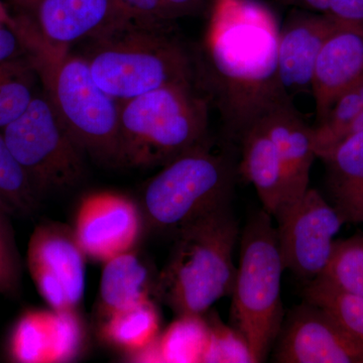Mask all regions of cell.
I'll return each mask as SVG.
<instances>
[{
  "instance_id": "cell-3",
  "label": "cell",
  "mask_w": 363,
  "mask_h": 363,
  "mask_svg": "<svg viewBox=\"0 0 363 363\" xmlns=\"http://www.w3.org/2000/svg\"><path fill=\"white\" fill-rule=\"evenodd\" d=\"M174 235L155 297L176 316L206 314L217 301L231 296L235 283L233 255L240 228L230 203L189 222Z\"/></svg>"
},
{
  "instance_id": "cell-23",
  "label": "cell",
  "mask_w": 363,
  "mask_h": 363,
  "mask_svg": "<svg viewBox=\"0 0 363 363\" xmlns=\"http://www.w3.org/2000/svg\"><path fill=\"white\" fill-rule=\"evenodd\" d=\"M208 337L205 314L177 316L157 338L161 362H202Z\"/></svg>"
},
{
  "instance_id": "cell-26",
  "label": "cell",
  "mask_w": 363,
  "mask_h": 363,
  "mask_svg": "<svg viewBox=\"0 0 363 363\" xmlns=\"http://www.w3.org/2000/svg\"><path fill=\"white\" fill-rule=\"evenodd\" d=\"M318 278L342 292L363 298V236L335 240L330 260Z\"/></svg>"
},
{
  "instance_id": "cell-37",
  "label": "cell",
  "mask_w": 363,
  "mask_h": 363,
  "mask_svg": "<svg viewBox=\"0 0 363 363\" xmlns=\"http://www.w3.org/2000/svg\"><path fill=\"white\" fill-rule=\"evenodd\" d=\"M211 1H212V0H211Z\"/></svg>"
},
{
  "instance_id": "cell-27",
  "label": "cell",
  "mask_w": 363,
  "mask_h": 363,
  "mask_svg": "<svg viewBox=\"0 0 363 363\" xmlns=\"http://www.w3.org/2000/svg\"><path fill=\"white\" fill-rule=\"evenodd\" d=\"M304 298L306 302L330 313L348 331L363 341V298L342 292L321 278L309 281Z\"/></svg>"
},
{
  "instance_id": "cell-17",
  "label": "cell",
  "mask_w": 363,
  "mask_h": 363,
  "mask_svg": "<svg viewBox=\"0 0 363 363\" xmlns=\"http://www.w3.org/2000/svg\"><path fill=\"white\" fill-rule=\"evenodd\" d=\"M240 142L238 174L252 184L262 209L274 217L290 202V188L283 161L259 119L248 128Z\"/></svg>"
},
{
  "instance_id": "cell-35",
  "label": "cell",
  "mask_w": 363,
  "mask_h": 363,
  "mask_svg": "<svg viewBox=\"0 0 363 363\" xmlns=\"http://www.w3.org/2000/svg\"><path fill=\"white\" fill-rule=\"evenodd\" d=\"M14 14L7 9V6L2 0H0V26H9L13 25Z\"/></svg>"
},
{
  "instance_id": "cell-36",
  "label": "cell",
  "mask_w": 363,
  "mask_h": 363,
  "mask_svg": "<svg viewBox=\"0 0 363 363\" xmlns=\"http://www.w3.org/2000/svg\"><path fill=\"white\" fill-rule=\"evenodd\" d=\"M363 130V112L360 114L359 116L357 117V121L352 123V125L350 126V130L347 131V135H346L345 138H347L348 135H352V133H358V131Z\"/></svg>"
},
{
  "instance_id": "cell-8",
  "label": "cell",
  "mask_w": 363,
  "mask_h": 363,
  "mask_svg": "<svg viewBox=\"0 0 363 363\" xmlns=\"http://www.w3.org/2000/svg\"><path fill=\"white\" fill-rule=\"evenodd\" d=\"M1 131L40 200L75 188L84 179L87 156L42 90L26 111Z\"/></svg>"
},
{
  "instance_id": "cell-30",
  "label": "cell",
  "mask_w": 363,
  "mask_h": 363,
  "mask_svg": "<svg viewBox=\"0 0 363 363\" xmlns=\"http://www.w3.org/2000/svg\"><path fill=\"white\" fill-rule=\"evenodd\" d=\"M206 319L209 337L202 362H252L245 339L235 329L224 326L217 318Z\"/></svg>"
},
{
  "instance_id": "cell-13",
  "label": "cell",
  "mask_w": 363,
  "mask_h": 363,
  "mask_svg": "<svg viewBox=\"0 0 363 363\" xmlns=\"http://www.w3.org/2000/svg\"><path fill=\"white\" fill-rule=\"evenodd\" d=\"M145 229L140 205L111 191L86 195L79 204L73 227L86 257L104 264L135 250Z\"/></svg>"
},
{
  "instance_id": "cell-16",
  "label": "cell",
  "mask_w": 363,
  "mask_h": 363,
  "mask_svg": "<svg viewBox=\"0 0 363 363\" xmlns=\"http://www.w3.org/2000/svg\"><path fill=\"white\" fill-rule=\"evenodd\" d=\"M259 121L285 166L290 188L289 203L296 201L309 190L310 172L317 157L314 130L295 108L292 98L272 105Z\"/></svg>"
},
{
  "instance_id": "cell-2",
  "label": "cell",
  "mask_w": 363,
  "mask_h": 363,
  "mask_svg": "<svg viewBox=\"0 0 363 363\" xmlns=\"http://www.w3.org/2000/svg\"><path fill=\"white\" fill-rule=\"evenodd\" d=\"M13 28L37 74L40 90L73 140L86 156L117 166L119 102L98 86L82 55L48 42L23 14H14Z\"/></svg>"
},
{
  "instance_id": "cell-15",
  "label": "cell",
  "mask_w": 363,
  "mask_h": 363,
  "mask_svg": "<svg viewBox=\"0 0 363 363\" xmlns=\"http://www.w3.org/2000/svg\"><path fill=\"white\" fill-rule=\"evenodd\" d=\"M363 82V25L340 21L324 43L312 81L318 123L342 93Z\"/></svg>"
},
{
  "instance_id": "cell-10",
  "label": "cell",
  "mask_w": 363,
  "mask_h": 363,
  "mask_svg": "<svg viewBox=\"0 0 363 363\" xmlns=\"http://www.w3.org/2000/svg\"><path fill=\"white\" fill-rule=\"evenodd\" d=\"M86 255L73 228L45 222L28 247V267L40 297L56 311L78 310L84 298Z\"/></svg>"
},
{
  "instance_id": "cell-33",
  "label": "cell",
  "mask_w": 363,
  "mask_h": 363,
  "mask_svg": "<svg viewBox=\"0 0 363 363\" xmlns=\"http://www.w3.org/2000/svg\"><path fill=\"white\" fill-rule=\"evenodd\" d=\"M25 56V47L13 26H0V63Z\"/></svg>"
},
{
  "instance_id": "cell-9",
  "label": "cell",
  "mask_w": 363,
  "mask_h": 363,
  "mask_svg": "<svg viewBox=\"0 0 363 363\" xmlns=\"http://www.w3.org/2000/svg\"><path fill=\"white\" fill-rule=\"evenodd\" d=\"M274 218L285 269L307 281L318 278L330 260L334 238L344 224L335 208L309 188Z\"/></svg>"
},
{
  "instance_id": "cell-22",
  "label": "cell",
  "mask_w": 363,
  "mask_h": 363,
  "mask_svg": "<svg viewBox=\"0 0 363 363\" xmlns=\"http://www.w3.org/2000/svg\"><path fill=\"white\" fill-rule=\"evenodd\" d=\"M38 83L26 56L0 63V130L26 111L39 93Z\"/></svg>"
},
{
  "instance_id": "cell-21",
  "label": "cell",
  "mask_w": 363,
  "mask_h": 363,
  "mask_svg": "<svg viewBox=\"0 0 363 363\" xmlns=\"http://www.w3.org/2000/svg\"><path fill=\"white\" fill-rule=\"evenodd\" d=\"M52 310L30 309L14 324L7 352L13 362L52 363Z\"/></svg>"
},
{
  "instance_id": "cell-20",
  "label": "cell",
  "mask_w": 363,
  "mask_h": 363,
  "mask_svg": "<svg viewBox=\"0 0 363 363\" xmlns=\"http://www.w3.org/2000/svg\"><path fill=\"white\" fill-rule=\"evenodd\" d=\"M100 323V336L116 350L128 355L159 337L160 313L152 298L113 313Z\"/></svg>"
},
{
  "instance_id": "cell-24",
  "label": "cell",
  "mask_w": 363,
  "mask_h": 363,
  "mask_svg": "<svg viewBox=\"0 0 363 363\" xmlns=\"http://www.w3.org/2000/svg\"><path fill=\"white\" fill-rule=\"evenodd\" d=\"M40 199L0 131V205L11 214L32 215Z\"/></svg>"
},
{
  "instance_id": "cell-28",
  "label": "cell",
  "mask_w": 363,
  "mask_h": 363,
  "mask_svg": "<svg viewBox=\"0 0 363 363\" xmlns=\"http://www.w3.org/2000/svg\"><path fill=\"white\" fill-rule=\"evenodd\" d=\"M52 363L71 362L80 357L86 342V330L78 310H52Z\"/></svg>"
},
{
  "instance_id": "cell-4",
  "label": "cell",
  "mask_w": 363,
  "mask_h": 363,
  "mask_svg": "<svg viewBox=\"0 0 363 363\" xmlns=\"http://www.w3.org/2000/svg\"><path fill=\"white\" fill-rule=\"evenodd\" d=\"M195 85L177 83L119 102L117 166L162 167L209 138L210 102Z\"/></svg>"
},
{
  "instance_id": "cell-1",
  "label": "cell",
  "mask_w": 363,
  "mask_h": 363,
  "mask_svg": "<svg viewBox=\"0 0 363 363\" xmlns=\"http://www.w3.org/2000/svg\"><path fill=\"white\" fill-rule=\"evenodd\" d=\"M279 35L278 18L262 2L212 0L195 81L238 142L272 105L291 98L279 77Z\"/></svg>"
},
{
  "instance_id": "cell-6",
  "label": "cell",
  "mask_w": 363,
  "mask_h": 363,
  "mask_svg": "<svg viewBox=\"0 0 363 363\" xmlns=\"http://www.w3.org/2000/svg\"><path fill=\"white\" fill-rule=\"evenodd\" d=\"M285 271L272 216L264 209L248 218L240 240L231 322L245 339L252 362H266L284 321L281 274Z\"/></svg>"
},
{
  "instance_id": "cell-14",
  "label": "cell",
  "mask_w": 363,
  "mask_h": 363,
  "mask_svg": "<svg viewBox=\"0 0 363 363\" xmlns=\"http://www.w3.org/2000/svg\"><path fill=\"white\" fill-rule=\"evenodd\" d=\"M340 21L305 9H292L279 28L278 71L286 94L311 92L320 51Z\"/></svg>"
},
{
  "instance_id": "cell-11",
  "label": "cell",
  "mask_w": 363,
  "mask_h": 363,
  "mask_svg": "<svg viewBox=\"0 0 363 363\" xmlns=\"http://www.w3.org/2000/svg\"><path fill=\"white\" fill-rule=\"evenodd\" d=\"M272 348L279 363H363V341L306 301L284 318Z\"/></svg>"
},
{
  "instance_id": "cell-25",
  "label": "cell",
  "mask_w": 363,
  "mask_h": 363,
  "mask_svg": "<svg viewBox=\"0 0 363 363\" xmlns=\"http://www.w3.org/2000/svg\"><path fill=\"white\" fill-rule=\"evenodd\" d=\"M362 112L363 82L342 93L327 116L313 128L317 157L321 159L344 140L350 126Z\"/></svg>"
},
{
  "instance_id": "cell-32",
  "label": "cell",
  "mask_w": 363,
  "mask_h": 363,
  "mask_svg": "<svg viewBox=\"0 0 363 363\" xmlns=\"http://www.w3.org/2000/svg\"><path fill=\"white\" fill-rule=\"evenodd\" d=\"M138 25L175 30L176 21L172 18L162 0H117Z\"/></svg>"
},
{
  "instance_id": "cell-29",
  "label": "cell",
  "mask_w": 363,
  "mask_h": 363,
  "mask_svg": "<svg viewBox=\"0 0 363 363\" xmlns=\"http://www.w3.org/2000/svg\"><path fill=\"white\" fill-rule=\"evenodd\" d=\"M11 213L0 205V295L16 297L21 288V262Z\"/></svg>"
},
{
  "instance_id": "cell-5",
  "label": "cell",
  "mask_w": 363,
  "mask_h": 363,
  "mask_svg": "<svg viewBox=\"0 0 363 363\" xmlns=\"http://www.w3.org/2000/svg\"><path fill=\"white\" fill-rule=\"evenodd\" d=\"M133 23L88 40L82 56L98 86L118 102L177 83L195 82V63L174 35Z\"/></svg>"
},
{
  "instance_id": "cell-31",
  "label": "cell",
  "mask_w": 363,
  "mask_h": 363,
  "mask_svg": "<svg viewBox=\"0 0 363 363\" xmlns=\"http://www.w3.org/2000/svg\"><path fill=\"white\" fill-rule=\"evenodd\" d=\"M291 9H305L343 23L363 25V0H277Z\"/></svg>"
},
{
  "instance_id": "cell-12",
  "label": "cell",
  "mask_w": 363,
  "mask_h": 363,
  "mask_svg": "<svg viewBox=\"0 0 363 363\" xmlns=\"http://www.w3.org/2000/svg\"><path fill=\"white\" fill-rule=\"evenodd\" d=\"M48 42L72 48L135 23L117 0H6Z\"/></svg>"
},
{
  "instance_id": "cell-7",
  "label": "cell",
  "mask_w": 363,
  "mask_h": 363,
  "mask_svg": "<svg viewBox=\"0 0 363 363\" xmlns=\"http://www.w3.org/2000/svg\"><path fill=\"white\" fill-rule=\"evenodd\" d=\"M238 173L233 160L217 154L210 140L162 166L143 191L145 230L175 234L198 217L229 204Z\"/></svg>"
},
{
  "instance_id": "cell-18",
  "label": "cell",
  "mask_w": 363,
  "mask_h": 363,
  "mask_svg": "<svg viewBox=\"0 0 363 363\" xmlns=\"http://www.w3.org/2000/svg\"><path fill=\"white\" fill-rule=\"evenodd\" d=\"M332 206L344 224L363 223V130L344 138L321 157Z\"/></svg>"
},
{
  "instance_id": "cell-19",
  "label": "cell",
  "mask_w": 363,
  "mask_h": 363,
  "mask_svg": "<svg viewBox=\"0 0 363 363\" xmlns=\"http://www.w3.org/2000/svg\"><path fill=\"white\" fill-rule=\"evenodd\" d=\"M157 276L135 250L104 262L100 279L97 317L99 322L155 296Z\"/></svg>"
},
{
  "instance_id": "cell-34",
  "label": "cell",
  "mask_w": 363,
  "mask_h": 363,
  "mask_svg": "<svg viewBox=\"0 0 363 363\" xmlns=\"http://www.w3.org/2000/svg\"><path fill=\"white\" fill-rule=\"evenodd\" d=\"M169 16L176 21L189 16H198L206 13L209 0H162Z\"/></svg>"
}]
</instances>
